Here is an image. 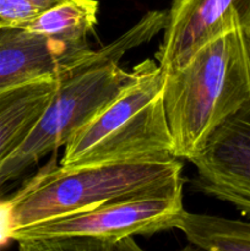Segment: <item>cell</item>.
I'll list each match as a JSON object with an SVG mask.
<instances>
[{
  "mask_svg": "<svg viewBox=\"0 0 250 251\" xmlns=\"http://www.w3.org/2000/svg\"><path fill=\"white\" fill-rule=\"evenodd\" d=\"M175 229L194 247L210 251H250V222L184 210Z\"/></svg>",
  "mask_w": 250,
  "mask_h": 251,
  "instance_id": "10",
  "label": "cell"
},
{
  "mask_svg": "<svg viewBox=\"0 0 250 251\" xmlns=\"http://www.w3.org/2000/svg\"><path fill=\"white\" fill-rule=\"evenodd\" d=\"M248 43H249V49H250V41H249V42H248Z\"/></svg>",
  "mask_w": 250,
  "mask_h": 251,
  "instance_id": "14",
  "label": "cell"
},
{
  "mask_svg": "<svg viewBox=\"0 0 250 251\" xmlns=\"http://www.w3.org/2000/svg\"><path fill=\"white\" fill-rule=\"evenodd\" d=\"M237 21L249 42L250 0H173L156 61L163 73L174 70Z\"/></svg>",
  "mask_w": 250,
  "mask_h": 251,
  "instance_id": "8",
  "label": "cell"
},
{
  "mask_svg": "<svg viewBox=\"0 0 250 251\" xmlns=\"http://www.w3.org/2000/svg\"><path fill=\"white\" fill-rule=\"evenodd\" d=\"M195 188L250 218V104L225 120L191 158Z\"/></svg>",
  "mask_w": 250,
  "mask_h": 251,
  "instance_id": "6",
  "label": "cell"
},
{
  "mask_svg": "<svg viewBox=\"0 0 250 251\" xmlns=\"http://www.w3.org/2000/svg\"><path fill=\"white\" fill-rule=\"evenodd\" d=\"M163 74L174 157L190 161L216 129L250 104V49L239 21Z\"/></svg>",
  "mask_w": 250,
  "mask_h": 251,
  "instance_id": "1",
  "label": "cell"
},
{
  "mask_svg": "<svg viewBox=\"0 0 250 251\" xmlns=\"http://www.w3.org/2000/svg\"><path fill=\"white\" fill-rule=\"evenodd\" d=\"M60 0H0V31L26 28Z\"/></svg>",
  "mask_w": 250,
  "mask_h": 251,
  "instance_id": "12",
  "label": "cell"
},
{
  "mask_svg": "<svg viewBox=\"0 0 250 251\" xmlns=\"http://www.w3.org/2000/svg\"><path fill=\"white\" fill-rule=\"evenodd\" d=\"M163 88L157 61L135 65L119 93L66 142L60 166L176 158Z\"/></svg>",
  "mask_w": 250,
  "mask_h": 251,
  "instance_id": "2",
  "label": "cell"
},
{
  "mask_svg": "<svg viewBox=\"0 0 250 251\" xmlns=\"http://www.w3.org/2000/svg\"><path fill=\"white\" fill-rule=\"evenodd\" d=\"M14 222H12V206L10 199H0V248L12 242Z\"/></svg>",
  "mask_w": 250,
  "mask_h": 251,
  "instance_id": "13",
  "label": "cell"
},
{
  "mask_svg": "<svg viewBox=\"0 0 250 251\" xmlns=\"http://www.w3.org/2000/svg\"><path fill=\"white\" fill-rule=\"evenodd\" d=\"M181 173L179 158L47 169L9 198L14 229L162 190L180 181Z\"/></svg>",
  "mask_w": 250,
  "mask_h": 251,
  "instance_id": "3",
  "label": "cell"
},
{
  "mask_svg": "<svg viewBox=\"0 0 250 251\" xmlns=\"http://www.w3.org/2000/svg\"><path fill=\"white\" fill-rule=\"evenodd\" d=\"M183 185L181 179L154 193L16 228L12 242L21 251L140 250L134 237L176 227L185 210Z\"/></svg>",
  "mask_w": 250,
  "mask_h": 251,
  "instance_id": "4",
  "label": "cell"
},
{
  "mask_svg": "<svg viewBox=\"0 0 250 251\" xmlns=\"http://www.w3.org/2000/svg\"><path fill=\"white\" fill-rule=\"evenodd\" d=\"M130 78L119 61H97L59 81L39 119L0 164V188L66 142L100 113Z\"/></svg>",
  "mask_w": 250,
  "mask_h": 251,
  "instance_id": "5",
  "label": "cell"
},
{
  "mask_svg": "<svg viewBox=\"0 0 250 251\" xmlns=\"http://www.w3.org/2000/svg\"><path fill=\"white\" fill-rule=\"evenodd\" d=\"M97 0H60L26 29L69 43H85L97 25Z\"/></svg>",
  "mask_w": 250,
  "mask_h": 251,
  "instance_id": "11",
  "label": "cell"
},
{
  "mask_svg": "<svg viewBox=\"0 0 250 251\" xmlns=\"http://www.w3.org/2000/svg\"><path fill=\"white\" fill-rule=\"evenodd\" d=\"M59 81L42 77L0 90V164L26 139L53 97Z\"/></svg>",
  "mask_w": 250,
  "mask_h": 251,
  "instance_id": "9",
  "label": "cell"
},
{
  "mask_svg": "<svg viewBox=\"0 0 250 251\" xmlns=\"http://www.w3.org/2000/svg\"><path fill=\"white\" fill-rule=\"evenodd\" d=\"M107 47L69 43L26 28L0 31V90L42 77L63 80L97 61H110ZM114 61V60H113Z\"/></svg>",
  "mask_w": 250,
  "mask_h": 251,
  "instance_id": "7",
  "label": "cell"
}]
</instances>
